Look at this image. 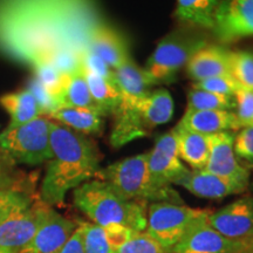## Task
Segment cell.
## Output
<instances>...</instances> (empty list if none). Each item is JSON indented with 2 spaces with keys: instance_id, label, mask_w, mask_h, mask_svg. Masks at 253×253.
I'll use <instances>...</instances> for the list:
<instances>
[{
  "instance_id": "obj_38",
  "label": "cell",
  "mask_w": 253,
  "mask_h": 253,
  "mask_svg": "<svg viewBox=\"0 0 253 253\" xmlns=\"http://www.w3.org/2000/svg\"><path fill=\"white\" fill-rule=\"evenodd\" d=\"M233 150L236 156L253 163V126H245L239 134H236Z\"/></svg>"
},
{
  "instance_id": "obj_40",
  "label": "cell",
  "mask_w": 253,
  "mask_h": 253,
  "mask_svg": "<svg viewBox=\"0 0 253 253\" xmlns=\"http://www.w3.org/2000/svg\"><path fill=\"white\" fill-rule=\"evenodd\" d=\"M9 166H14L0 153V190L2 189H19L13 185V178L9 173Z\"/></svg>"
},
{
  "instance_id": "obj_34",
  "label": "cell",
  "mask_w": 253,
  "mask_h": 253,
  "mask_svg": "<svg viewBox=\"0 0 253 253\" xmlns=\"http://www.w3.org/2000/svg\"><path fill=\"white\" fill-rule=\"evenodd\" d=\"M236 116L240 128L253 126V90L239 87L235 94Z\"/></svg>"
},
{
  "instance_id": "obj_30",
  "label": "cell",
  "mask_w": 253,
  "mask_h": 253,
  "mask_svg": "<svg viewBox=\"0 0 253 253\" xmlns=\"http://www.w3.org/2000/svg\"><path fill=\"white\" fill-rule=\"evenodd\" d=\"M36 71V80H38L47 90L54 94L56 97L61 91L63 75L50 63L47 58H39L32 62ZM59 101V100H58Z\"/></svg>"
},
{
  "instance_id": "obj_26",
  "label": "cell",
  "mask_w": 253,
  "mask_h": 253,
  "mask_svg": "<svg viewBox=\"0 0 253 253\" xmlns=\"http://www.w3.org/2000/svg\"><path fill=\"white\" fill-rule=\"evenodd\" d=\"M48 118L84 135L100 134L104 126L102 116L88 109L59 108Z\"/></svg>"
},
{
  "instance_id": "obj_25",
  "label": "cell",
  "mask_w": 253,
  "mask_h": 253,
  "mask_svg": "<svg viewBox=\"0 0 253 253\" xmlns=\"http://www.w3.org/2000/svg\"><path fill=\"white\" fill-rule=\"evenodd\" d=\"M0 106L8 113L11 123L8 126H19L42 116L36 97L28 89L8 93L0 97Z\"/></svg>"
},
{
  "instance_id": "obj_23",
  "label": "cell",
  "mask_w": 253,
  "mask_h": 253,
  "mask_svg": "<svg viewBox=\"0 0 253 253\" xmlns=\"http://www.w3.org/2000/svg\"><path fill=\"white\" fill-rule=\"evenodd\" d=\"M221 0H177L175 17L198 30H213L214 15Z\"/></svg>"
},
{
  "instance_id": "obj_12",
  "label": "cell",
  "mask_w": 253,
  "mask_h": 253,
  "mask_svg": "<svg viewBox=\"0 0 253 253\" xmlns=\"http://www.w3.org/2000/svg\"><path fill=\"white\" fill-rule=\"evenodd\" d=\"M209 214L196 221L169 253H245L243 243L226 238L209 225Z\"/></svg>"
},
{
  "instance_id": "obj_6",
  "label": "cell",
  "mask_w": 253,
  "mask_h": 253,
  "mask_svg": "<svg viewBox=\"0 0 253 253\" xmlns=\"http://www.w3.org/2000/svg\"><path fill=\"white\" fill-rule=\"evenodd\" d=\"M50 120L39 116L19 126L0 132V153L12 164L40 166L52 160Z\"/></svg>"
},
{
  "instance_id": "obj_39",
  "label": "cell",
  "mask_w": 253,
  "mask_h": 253,
  "mask_svg": "<svg viewBox=\"0 0 253 253\" xmlns=\"http://www.w3.org/2000/svg\"><path fill=\"white\" fill-rule=\"evenodd\" d=\"M55 253H86L84 248V238H82V229L80 224L71 236V238L66 242V244Z\"/></svg>"
},
{
  "instance_id": "obj_32",
  "label": "cell",
  "mask_w": 253,
  "mask_h": 253,
  "mask_svg": "<svg viewBox=\"0 0 253 253\" xmlns=\"http://www.w3.org/2000/svg\"><path fill=\"white\" fill-rule=\"evenodd\" d=\"M54 67L62 75H68L81 68L80 53L72 48H59L47 56Z\"/></svg>"
},
{
  "instance_id": "obj_33",
  "label": "cell",
  "mask_w": 253,
  "mask_h": 253,
  "mask_svg": "<svg viewBox=\"0 0 253 253\" xmlns=\"http://www.w3.org/2000/svg\"><path fill=\"white\" fill-rule=\"evenodd\" d=\"M33 201V196L24 189L0 190V218L6 216L15 209L26 207Z\"/></svg>"
},
{
  "instance_id": "obj_7",
  "label": "cell",
  "mask_w": 253,
  "mask_h": 253,
  "mask_svg": "<svg viewBox=\"0 0 253 253\" xmlns=\"http://www.w3.org/2000/svg\"><path fill=\"white\" fill-rule=\"evenodd\" d=\"M210 212L208 209H194L184 204L151 203L148 205L144 232L169 253L196 221Z\"/></svg>"
},
{
  "instance_id": "obj_22",
  "label": "cell",
  "mask_w": 253,
  "mask_h": 253,
  "mask_svg": "<svg viewBox=\"0 0 253 253\" xmlns=\"http://www.w3.org/2000/svg\"><path fill=\"white\" fill-rule=\"evenodd\" d=\"M58 100L60 108L88 109L103 118L102 112L91 97L89 87L81 68L72 74L63 75V84Z\"/></svg>"
},
{
  "instance_id": "obj_27",
  "label": "cell",
  "mask_w": 253,
  "mask_h": 253,
  "mask_svg": "<svg viewBox=\"0 0 253 253\" xmlns=\"http://www.w3.org/2000/svg\"><path fill=\"white\" fill-rule=\"evenodd\" d=\"M81 69L89 87L91 97L102 112L103 116L114 115L121 103V91L118 84L82 67Z\"/></svg>"
},
{
  "instance_id": "obj_37",
  "label": "cell",
  "mask_w": 253,
  "mask_h": 253,
  "mask_svg": "<svg viewBox=\"0 0 253 253\" xmlns=\"http://www.w3.org/2000/svg\"><path fill=\"white\" fill-rule=\"evenodd\" d=\"M81 67L86 71L94 73V74L102 77L107 80L115 82V77H114L113 69L95 53L91 52L89 48H84L80 53ZM116 84V82H115Z\"/></svg>"
},
{
  "instance_id": "obj_15",
  "label": "cell",
  "mask_w": 253,
  "mask_h": 253,
  "mask_svg": "<svg viewBox=\"0 0 253 253\" xmlns=\"http://www.w3.org/2000/svg\"><path fill=\"white\" fill-rule=\"evenodd\" d=\"M178 185L196 197L205 199H223L231 195L243 194L249 188V184L224 178L204 169L191 170Z\"/></svg>"
},
{
  "instance_id": "obj_2",
  "label": "cell",
  "mask_w": 253,
  "mask_h": 253,
  "mask_svg": "<svg viewBox=\"0 0 253 253\" xmlns=\"http://www.w3.org/2000/svg\"><path fill=\"white\" fill-rule=\"evenodd\" d=\"M50 147L53 157L47 162L40 199L54 208L65 203L69 191L96 178L102 156L96 143L87 135L54 121L50 122Z\"/></svg>"
},
{
  "instance_id": "obj_42",
  "label": "cell",
  "mask_w": 253,
  "mask_h": 253,
  "mask_svg": "<svg viewBox=\"0 0 253 253\" xmlns=\"http://www.w3.org/2000/svg\"><path fill=\"white\" fill-rule=\"evenodd\" d=\"M0 253H7V252H5V251H1V250H0Z\"/></svg>"
},
{
  "instance_id": "obj_29",
  "label": "cell",
  "mask_w": 253,
  "mask_h": 253,
  "mask_svg": "<svg viewBox=\"0 0 253 253\" xmlns=\"http://www.w3.org/2000/svg\"><path fill=\"white\" fill-rule=\"evenodd\" d=\"M231 75L242 88L253 90V53L231 52Z\"/></svg>"
},
{
  "instance_id": "obj_19",
  "label": "cell",
  "mask_w": 253,
  "mask_h": 253,
  "mask_svg": "<svg viewBox=\"0 0 253 253\" xmlns=\"http://www.w3.org/2000/svg\"><path fill=\"white\" fill-rule=\"evenodd\" d=\"M179 125L203 135L240 129L236 114L232 110H185Z\"/></svg>"
},
{
  "instance_id": "obj_1",
  "label": "cell",
  "mask_w": 253,
  "mask_h": 253,
  "mask_svg": "<svg viewBox=\"0 0 253 253\" xmlns=\"http://www.w3.org/2000/svg\"><path fill=\"white\" fill-rule=\"evenodd\" d=\"M0 21L21 33H37L31 62L59 48L81 53L94 28L103 23L93 0H0Z\"/></svg>"
},
{
  "instance_id": "obj_31",
  "label": "cell",
  "mask_w": 253,
  "mask_h": 253,
  "mask_svg": "<svg viewBox=\"0 0 253 253\" xmlns=\"http://www.w3.org/2000/svg\"><path fill=\"white\" fill-rule=\"evenodd\" d=\"M191 87L192 89L211 91V93L226 95V96H235L236 91L240 86L232 78V75H225V77H216L201 81H194Z\"/></svg>"
},
{
  "instance_id": "obj_41",
  "label": "cell",
  "mask_w": 253,
  "mask_h": 253,
  "mask_svg": "<svg viewBox=\"0 0 253 253\" xmlns=\"http://www.w3.org/2000/svg\"><path fill=\"white\" fill-rule=\"evenodd\" d=\"M245 253H253V239L245 243Z\"/></svg>"
},
{
  "instance_id": "obj_21",
  "label": "cell",
  "mask_w": 253,
  "mask_h": 253,
  "mask_svg": "<svg viewBox=\"0 0 253 253\" xmlns=\"http://www.w3.org/2000/svg\"><path fill=\"white\" fill-rule=\"evenodd\" d=\"M138 116L145 130L169 122L173 115V100L167 89L150 90L136 103Z\"/></svg>"
},
{
  "instance_id": "obj_8",
  "label": "cell",
  "mask_w": 253,
  "mask_h": 253,
  "mask_svg": "<svg viewBox=\"0 0 253 253\" xmlns=\"http://www.w3.org/2000/svg\"><path fill=\"white\" fill-rule=\"evenodd\" d=\"M53 209L39 197L0 218V250L18 253L31 242Z\"/></svg>"
},
{
  "instance_id": "obj_5",
  "label": "cell",
  "mask_w": 253,
  "mask_h": 253,
  "mask_svg": "<svg viewBox=\"0 0 253 253\" xmlns=\"http://www.w3.org/2000/svg\"><path fill=\"white\" fill-rule=\"evenodd\" d=\"M209 45L208 38L198 28H182L168 34L158 42L143 71L150 84H171L183 66L195 53Z\"/></svg>"
},
{
  "instance_id": "obj_17",
  "label": "cell",
  "mask_w": 253,
  "mask_h": 253,
  "mask_svg": "<svg viewBox=\"0 0 253 253\" xmlns=\"http://www.w3.org/2000/svg\"><path fill=\"white\" fill-rule=\"evenodd\" d=\"M230 55L231 50L224 46L207 45L186 63V74L194 81L231 75Z\"/></svg>"
},
{
  "instance_id": "obj_20",
  "label": "cell",
  "mask_w": 253,
  "mask_h": 253,
  "mask_svg": "<svg viewBox=\"0 0 253 253\" xmlns=\"http://www.w3.org/2000/svg\"><path fill=\"white\" fill-rule=\"evenodd\" d=\"M171 131L175 136L179 158L190 166L191 170H203L210 154L208 135L190 130L179 123Z\"/></svg>"
},
{
  "instance_id": "obj_24",
  "label": "cell",
  "mask_w": 253,
  "mask_h": 253,
  "mask_svg": "<svg viewBox=\"0 0 253 253\" xmlns=\"http://www.w3.org/2000/svg\"><path fill=\"white\" fill-rule=\"evenodd\" d=\"M113 72L116 84L121 91V97L125 99L140 100L149 93L150 86H153L143 68L138 67L131 58Z\"/></svg>"
},
{
  "instance_id": "obj_3",
  "label": "cell",
  "mask_w": 253,
  "mask_h": 253,
  "mask_svg": "<svg viewBox=\"0 0 253 253\" xmlns=\"http://www.w3.org/2000/svg\"><path fill=\"white\" fill-rule=\"evenodd\" d=\"M73 203L93 224L122 225L144 232L148 204L128 201L108 183L94 178L73 190Z\"/></svg>"
},
{
  "instance_id": "obj_16",
  "label": "cell",
  "mask_w": 253,
  "mask_h": 253,
  "mask_svg": "<svg viewBox=\"0 0 253 253\" xmlns=\"http://www.w3.org/2000/svg\"><path fill=\"white\" fill-rule=\"evenodd\" d=\"M79 224L86 253H119L120 248L137 232L122 225L99 226L87 221Z\"/></svg>"
},
{
  "instance_id": "obj_35",
  "label": "cell",
  "mask_w": 253,
  "mask_h": 253,
  "mask_svg": "<svg viewBox=\"0 0 253 253\" xmlns=\"http://www.w3.org/2000/svg\"><path fill=\"white\" fill-rule=\"evenodd\" d=\"M119 253H167L145 232H135L128 242L119 250Z\"/></svg>"
},
{
  "instance_id": "obj_9",
  "label": "cell",
  "mask_w": 253,
  "mask_h": 253,
  "mask_svg": "<svg viewBox=\"0 0 253 253\" xmlns=\"http://www.w3.org/2000/svg\"><path fill=\"white\" fill-rule=\"evenodd\" d=\"M208 223L220 235L245 244L253 239V196H245L211 211Z\"/></svg>"
},
{
  "instance_id": "obj_4",
  "label": "cell",
  "mask_w": 253,
  "mask_h": 253,
  "mask_svg": "<svg viewBox=\"0 0 253 253\" xmlns=\"http://www.w3.org/2000/svg\"><path fill=\"white\" fill-rule=\"evenodd\" d=\"M97 179L107 182L123 198L140 203L183 204L172 185L162 184L154 178L147 163V154H140L101 168Z\"/></svg>"
},
{
  "instance_id": "obj_36",
  "label": "cell",
  "mask_w": 253,
  "mask_h": 253,
  "mask_svg": "<svg viewBox=\"0 0 253 253\" xmlns=\"http://www.w3.org/2000/svg\"><path fill=\"white\" fill-rule=\"evenodd\" d=\"M27 89L33 94L34 97H36L37 102L39 104L41 109L42 116L48 118L50 114L54 113L55 110H58L60 108L58 97H56L54 94H52L50 91L47 90L39 81L36 80V79H33V80L30 82V86H28Z\"/></svg>"
},
{
  "instance_id": "obj_18",
  "label": "cell",
  "mask_w": 253,
  "mask_h": 253,
  "mask_svg": "<svg viewBox=\"0 0 253 253\" xmlns=\"http://www.w3.org/2000/svg\"><path fill=\"white\" fill-rule=\"evenodd\" d=\"M88 48L99 55L113 71L131 58L123 37L104 21L90 33Z\"/></svg>"
},
{
  "instance_id": "obj_43",
  "label": "cell",
  "mask_w": 253,
  "mask_h": 253,
  "mask_svg": "<svg viewBox=\"0 0 253 253\" xmlns=\"http://www.w3.org/2000/svg\"><path fill=\"white\" fill-rule=\"evenodd\" d=\"M252 190H253V183H252Z\"/></svg>"
},
{
  "instance_id": "obj_11",
  "label": "cell",
  "mask_w": 253,
  "mask_h": 253,
  "mask_svg": "<svg viewBox=\"0 0 253 253\" xmlns=\"http://www.w3.org/2000/svg\"><path fill=\"white\" fill-rule=\"evenodd\" d=\"M145 154L150 173L162 184L178 185L191 171L178 156L172 131L158 136L155 141V147Z\"/></svg>"
},
{
  "instance_id": "obj_13",
  "label": "cell",
  "mask_w": 253,
  "mask_h": 253,
  "mask_svg": "<svg viewBox=\"0 0 253 253\" xmlns=\"http://www.w3.org/2000/svg\"><path fill=\"white\" fill-rule=\"evenodd\" d=\"M235 137V131H221L208 135L210 154H209L208 163L204 170L224 177V178L249 184V169L243 167L237 161V156L233 150Z\"/></svg>"
},
{
  "instance_id": "obj_10",
  "label": "cell",
  "mask_w": 253,
  "mask_h": 253,
  "mask_svg": "<svg viewBox=\"0 0 253 253\" xmlns=\"http://www.w3.org/2000/svg\"><path fill=\"white\" fill-rule=\"evenodd\" d=\"M212 33L221 42L253 36V0H221Z\"/></svg>"
},
{
  "instance_id": "obj_28",
  "label": "cell",
  "mask_w": 253,
  "mask_h": 253,
  "mask_svg": "<svg viewBox=\"0 0 253 253\" xmlns=\"http://www.w3.org/2000/svg\"><path fill=\"white\" fill-rule=\"evenodd\" d=\"M235 108V96H226L192 88L188 91L186 110H232Z\"/></svg>"
},
{
  "instance_id": "obj_14",
  "label": "cell",
  "mask_w": 253,
  "mask_h": 253,
  "mask_svg": "<svg viewBox=\"0 0 253 253\" xmlns=\"http://www.w3.org/2000/svg\"><path fill=\"white\" fill-rule=\"evenodd\" d=\"M78 226V221L62 216L53 209L31 242L18 253H55L66 244Z\"/></svg>"
}]
</instances>
